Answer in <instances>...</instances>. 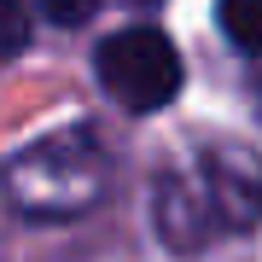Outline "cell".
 Listing matches in <instances>:
<instances>
[{
	"mask_svg": "<svg viewBox=\"0 0 262 262\" xmlns=\"http://www.w3.org/2000/svg\"><path fill=\"white\" fill-rule=\"evenodd\" d=\"M105 146L94 140V128H64L47 134L41 146H29L6 169V198L24 215H82L88 204H99L105 192Z\"/></svg>",
	"mask_w": 262,
	"mask_h": 262,
	"instance_id": "cell-1",
	"label": "cell"
},
{
	"mask_svg": "<svg viewBox=\"0 0 262 262\" xmlns=\"http://www.w3.org/2000/svg\"><path fill=\"white\" fill-rule=\"evenodd\" d=\"M94 70H99V88L122 105V111H134V117L163 111V105L181 94V82H187L175 41H169L163 29H151V24L105 35L99 53H94Z\"/></svg>",
	"mask_w": 262,
	"mask_h": 262,
	"instance_id": "cell-2",
	"label": "cell"
},
{
	"mask_svg": "<svg viewBox=\"0 0 262 262\" xmlns=\"http://www.w3.org/2000/svg\"><path fill=\"white\" fill-rule=\"evenodd\" d=\"M198 192H204L215 227L251 233L262 222V163L245 146H210L204 169H198Z\"/></svg>",
	"mask_w": 262,
	"mask_h": 262,
	"instance_id": "cell-3",
	"label": "cell"
},
{
	"mask_svg": "<svg viewBox=\"0 0 262 262\" xmlns=\"http://www.w3.org/2000/svg\"><path fill=\"white\" fill-rule=\"evenodd\" d=\"M158 227H163L169 251H198V245L215 233V215L204 204V192H192L187 181L163 175V187H158Z\"/></svg>",
	"mask_w": 262,
	"mask_h": 262,
	"instance_id": "cell-4",
	"label": "cell"
},
{
	"mask_svg": "<svg viewBox=\"0 0 262 262\" xmlns=\"http://www.w3.org/2000/svg\"><path fill=\"white\" fill-rule=\"evenodd\" d=\"M215 24L239 53H262V0H215Z\"/></svg>",
	"mask_w": 262,
	"mask_h": 262,
	"instance_id": "cell-5",
	"label": "cell"
},
{
	"mask_svg": "<svg viewBox=\"0 0 262 262\" xmlns=\"http://www.w3.org/2000/svg\"><path fill=\"white\" fill-rule=\"evenodd\" d=\"M29 47V12L24 0H0V58H18Z\"/></svg>",
	"mask_w": 262,
	"mask_h": 262,
	"instance_id": "cell-6",
	"label": "cell"
},
{
	"mask_svg": "<svg viewBox=\"0 0 262 262\" xmlns=\"http://www.w3.org/2000/svg\"><path fill=\"white\" fill-rule=\"evenodd\" d=\"M94 6H99V0H41V12H47L53 24H64V29L88 24V18H94Z\"/></svg>",
	"mask_w": 262,
	"mask_h": 262,
	"instance_id": "cell-7",
	"label": "cell"
},
{
	"mask_svg": "<svg viewBox=\"0 0 262 262\" xmlns=\"http://www.w3.org/2000/svg\"><path fill=\"white\" fill-rule=\"evenodd\" d=\"M128 6H163V0H128Z\"/></svg>",
	"mask_w": 262,
	"mask_h": 262,
	"instance_id": "cell-8",
	"label": "cell"
}]
</instances>
